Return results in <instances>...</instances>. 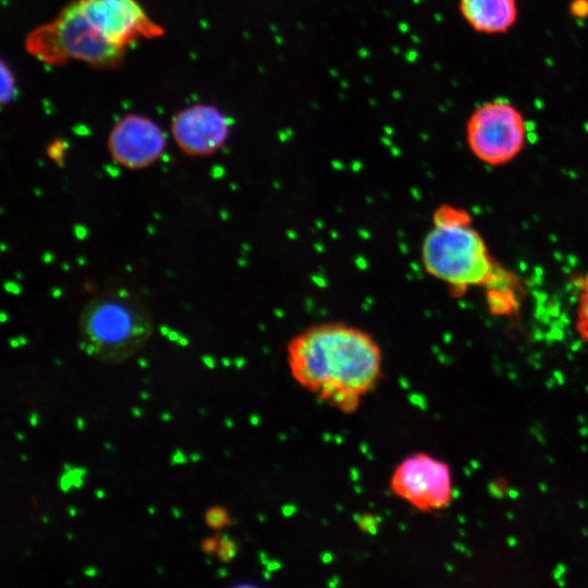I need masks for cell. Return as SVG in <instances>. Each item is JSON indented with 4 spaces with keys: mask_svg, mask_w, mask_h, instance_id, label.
Masks as SVG:
<instances>
[{
    "mask_svg": "<svg viewBox=\"0 0 588 588\" xmlns=\"http://www.w3.org/2000/svg\"><path fill=\"white\" fill-rule=\"evenodd\" d=\"M147 511H148L149 514H155L156 513V509L154 506H148Z\"/></svg>",
    "mask_w": 588,
    "mask_h": 588,
    "instance_id": "cell-32",
    "label": "cell"
},
{
    "mask_svg": "<svg viewBox=\"0 0 588 588\" xmlns=\"http://www.w3.org/2000/svg\"><path fill=\"white\" fill-rule=\"evenodd\" d=\"M87 21L113 46L126 49L138 39L164 34L136 0H76Z\"/></svg>",
    "mask_w": 588,
    "mask_h": 588,
    "instance_id": "cell-7",
    "label": "cell"
},
{
    "mask_svg": "<svg viewBox=\"0 0 588 588\" xmlns=\"http://www.w3.org/2000/svg\"><path fill=\"white\" fill-rule=\"evenodd\" d=\"M186 462H187V457L185 456V454L180 449H176L175 452L172 454L171 465L172 466L181 465V464H185Z\"/></svg>",
    "mask_w": 588,
    "mask_h": 588,
    "instance_id": "cell-19",
    "label": "cell"
},
{
    "mask_svg": "<svg viewBox=\"0 0 588 588\" xmlns=\"http://www.w3.org/2000/svg\"><path fill=\"white\" fill-rule=\"evenodd\" d=\"M358 525L366 532H371V534H373L377 528L376 519L372 516H368V515L360 517L358 519Z\"/></svg>",
    "mask_w": 588,
    "mask_h": 588,
    "instance_id": "cell-18",
    "label": "cell"
},
{
    "mask_svg": "<svg viewBox=\"0 0 588 588\" xmlns=\"http://www.w3.org/2000/svg\"><path fill=\"white\" fill-rule=\"evenodd\" d=\"M95 494H96V497H97L98 499H102V498H105V495H106L105 491L101 490V489H97V490L95 491Z\"/></svg>",
    "mask_w": 588,
    "mask_h": 588,
    "instance_id": "cell-29",
    "label": "cell"
},
{
    "mask_svg": "<svg viewBox=\"0 0 588 588\" xmlns=\"http://www.w3.org/2000/svg\"><path fill=\"white\" fill-rule=\"evenodd\" d=\"M166 148L164 133L149 118L127 114L112 127L108 149L112 159L131 170L144 169L156 162Z\"/></svg>",
    "mask_w": 588,
    "mask_h": 588,
    "instance_id": "cell-8",
    "label": "cell"
},
{
    "mask_svg": "<svg viewBox=\"0 0 588 588\" xmlns=\"http://www.w3.org/2000/svg\"><path fill=\"white\" fill-rule=\"evenodd\" d=\"M286 362L302 388L351 414L376 387L382 370V351L367 331L330 321L295 334L286 346Z\"/></svg>",
    "mask_w": 588,
    "mask_h": 588,
    "instance_id": "cell-1",
    "label": "cell"
},
{
    "mask_svg": "<svg viewBox=\"0 0 588 588\" xmlns=\"http://www.w3.org/2000/svg\"><path fill=\"white\" fill-rule=\"evenodd\" d=\"M29 424L32 427H36L38 425V414L32 413L29 416Z\"/></svg>",
    "mask_w": 588,
    "mask_h": 588,
    "instance_id": "cell-21",
    "label": "cell"
},
{
    "mask_svg": "<svg viewBox=\"0 0 588 588\" xmlns=\"http://www.w3.org/2000/svg\"><path fill=\"white\" fill-rule=\"evenodd\" d=\"M578 298L576 306V331L580 339L588 345V273L579 279Z\"/></svg>",
    "mask_w": 588,
    "mask_h": 588,
    "instance_id": "cell-11",
    "label": "cell"
},
{
    "mask_svg": "<svg viewBox=\"0 0 588 588\" xmlns=\"http://www.w3.org/2000/svg\"><path fill=\"white\" fill-rule=\"evenodd\" d=\"M431 222L421 243V264L453 296H462L473 287L489 290L515 278L492 257L464 208L440 205Z\"/></svg>",
    "mask_w": 588,
    "mask_h": 588,
    "instance_id": "cell-2",
    "label": "cell"
},
{
    "mask_svg": "<svg viewBox=\"0 0 588 588\" xmlns=\"http://www.w3.org/2000/svg\"><path fill=\"white\" fill-rule=\"evenodd\" d=\"M15 436L20 441H23L25 439V437L21 432H17Z\"/></svg>",
    "mask_w": 588,
    "mask_h": 588,
    "instance_id": "cell-31",
    "label": "cell"
},
{
    "mask_svg": "<svg viewBox=\"0 0 588 588\" xmlns=\"http://www.w3.org/2000/svg\"><path fill=\"white\" fill-rule=\"evenodd\" d=\"M84 574L87 577H95L98 574V569L95 566H87L84 569Z\"/></svg>",
    "mask_w": 588,
    "mask_h": 588,
    "instance_id": "cell-20",
    "label": "cell"
},
{
    "mask_svg": "<svg viewBox=\"0 0 588 588\" xmlns=\"http://www.w3.org/2000/svg\"><path fill=\"white\" fill-rule=\"evenodd\" d=\"M205 522L208 527L216 530L233 524L229 512L220 505L211 506L206 511Z\"/></svg>",
    "mask_w": 588,
    "mask_h": 588,
    "instance_id": "cell-12",
    "label": "cell"
},
{
    "mask_svg": "<svg viewBox=\"0 0 588 588\" xmlns=\"http://www.w3.org/2000/svg\"><path fill=\"white\" fill-rule=\"evenodd\" d=\"M569 14L576 20L588 17V0H572L568 4Z\"/></svg>",
    "mask_w": 588,
    "mask_h": 588,
    "instance_id": "cell-15",
    "label": "cell"
},
{
    "mask_svg": "<svg viewBox=\"0 0 588 588\" xmlns=\"http://www.w3.org/2000/svg\"><path fill=\"white\" fill-rule=\"evenodd\" d=\"M139 364L142 365V367H146L148 365V363L145 359H140Z\"/></svg>",
    "mask_w": 588,
    "mask_h": 588,
    "instance_id": "cell-33",
    "label": "cell"
},
{
    "mask_svg": "<svg viewBox=\"0 0 588 588\" xmlns=\"http://www.w3.org/2000/svg\"><path fill=\"white\" fill-rule=\"evenodd\" d=\"M458 10L464 22L481 35H502L518 20L517 0H460Z\"/></svg>",
    "mask_w": 588,
    "mask_h": 588,
    "instance_id": "cell-10",
    "label": "cell"
},
{
    "mask_svg": "<svg viewBox=\"0 0 588 588\" xmlns=\"http://www.w3.org/2000/svg\"><path fill=\"white\" fill-rule=\"evenodd\" d=\"M236 551L237 549L235 541L228 535H222L220 537L219 548L216 552L218 559L223 563L231 562L235 558Z\"/></svg>",
    "mask_w": 588,
    "mask_h": 588,
    "instance_id": "cell-14",
    "label": "cell"
},
{
    "mask_svg": "<svg viewBox=\"0 0 588 588\" xmlns=\"http://www.w3.org/2000/svg\"><path fill=\"white\" fill-rule=\"evenodd\" d=\"M171 512H172V515L174 516V518H176V519L182 516V513L177 507H172Z\"/></svg>",
    "mask_w": 588,
    "mask_h": 588,
    "instance_id": "cell-27",
    "label": "cell"
},
{
    "mask_svg": "<svg viewBox=\"0 0 588 588\" xmlns=\"http://www.w3.org/2000/svg\"><path fill=\"white\" fill-rule=\"evenodd\" d=\"M41 520H42L44 523H47V522H48V516H46V515H45V516H41Z\"/></svg>",
    "mask_w": 588,
    "mask_h": 588,
    "instance_id": "cell-35",
    "label": "cell"
},
{
    "mask_svg": "<svg viewBox=\"0 0 588 588\" xmlns=\"http://www.w3.org/2000/svg\"><path fill=\"white\" fill-rule=\"evenodd\" d=\"M25 49L50 65L76 60L96 69H115L125 54V49L110 44L87 21L76 0L66 4L52 21L29 32Z\"/></svg>",
    "mask_w": 588,
    "mask_h": 588,
    "instance_id": "cell-4",
    "label": "cell"
},
{
    "mask_svg": "<svg viewBox=\"0 0 588 588\" xmlns=\"http://www.w3.org/2000/svg\"><path fill=\"white\" fill-rule=\"evenodd\" d=\"M231 124L217 107L196 103L179 111L171 121V132L179 148L193 157H205L225 144Z\"/></svg>",
    "mask_w": 588,
    "mask_h": 588,
    "instance_id": "cell-9",
    "label": "cell"
},
{
    "mask_svg": "<svg viewBox=\"0 0 588 588\" xmlns=\"http://www.w3.org/2000/svg\"><path fill=\"white\" fill-rule=\"evenodd\" d=\"M203 360L209 368L213 367V360H212L211 357L205 356V357H203Z\"/></svg>",
    "mask_w": 588,
    "mask_h": 588,
    "instance_id": "cell-25",
    "label": "cell"
},
{
    "mask_svg": "<svg viewBox=\"0 0 588 588\" xmlns=\"http://www.w3.org/2000/svg\"><path fill=\"white\" fill-rule=\"evenodd\" d=\"M200 458H201V455H200V453H198V452H194V453H192V454L189 455V460H191L192 462H198V461H200Z\"/></svg>",
    "mask_w": 588,
    "mask_h": 588,
    "instance_id": "cell-24",
    "label": "cell"
},
{
    "mask_svg": "<svg viewBox=\"0 0 588 588\" xmlns=\"http://www.w3.org/2000/svg\"><path fill=\"white\" fill-rule=\"evenodd\" d=\"M21 460L22 461H26L27 460V456L25 454H21Z\"/></svg>",
    "mask_w": 588,
    "mask_h": 588,
    "instance_id": "cell-36",
    "label": "cell"
},
{
    "mask_svg": "<svg viewBox=\"0 0 588 588\" xmlns=\"http://www.w3.org/2000/svg\"><path fill=\"white\" fill-rule=\"evenodd\" d=\"M76 427L79 431H83L85 428V420L82 417L76 418Z\"/></svg>",
    "mask_w": 588,
    "mask_h": 588,
    "instance_id": "cell-22",
    "label": "cell"
},
{
    "mask_svg": "<svg viewBox=\"0 0 588 588\" xmlns=\"http://www.w3.org/2000/svg\"><path fill=\"white\" fill-rule=\"evenodd\" d=\"M131 413L133 414V416L135 417H140L143 415V411L137 407V406H134L131 408Z\"/></svg>",
    "mask_w": 588,
    "mask_h": 588,
    "instance_id": "cell-23",
    "label": "cell"
},
{
    "mask_svg": "<svg viewBox=\"0 0 588 588\" xmlns=\"http://www.w3.org/2000/svg\"><path fill=\"white\" fill-rule=\"evenodd\" d=\"M79 346L103 362H122L139 350L152 332L149 309L126 290L105 292L81 313Z\"/></svg>",
    "mask_w": 588,
    "mask_h": 588,
    "instance_id": "cell-3",
    "label": "cell"
},
{
    "mask_svg": "<svg viewBox=\"0 0 588 588\" xmlns=\"http://www.w3.org/2000/svg\"><path fill=\"white\" fill-rule=\"evenodd\" d=\"M139 396L143 399V400H148L150 397L149 393L147 391H142L139 392Z\"/></svg>",
    "mask_w": 588,
    "mask_h": 588,
    "instance_id": "cell-30",
    "label": "cell"
},
{
    "mask_svg": "<svg viewBox=\"0 0 588 588\" xmlns=\"http://www.w3.org/2000/svg\"><path fill=\"white\" fill-rule=\"evenodd\" d=\"M103 445L107 448V450H112V449H113V448H112L109 443H107V442H105Z\"/></svg>",
    "mask_w": 588,
    "mask_h": 588,
    "instance_id": "cell-34",
    "label": "cell"
},
{
    "mask_svg": "<svg viewBox=\"0 0 588 588\" xmlns=\"http://www.w3.org/2000/svg\"><path fill=\"white\" fill-rule=\"evenodd\" d=\"M220 535L216 534L213 537H209L203 540L200 547L206 554H213L219 548Z\"/></svg>",
    "mask_w": 588,
    "mask_h": 588,
    "instance_id": "cell-16",
    "label": "cell"
},
{
    "mask_svg": "<svg viewBox=\"0 0 588 588\" xmlns=\"http://www.w3.org/2000/svg\"><path fill=\"white\" fill-rule=\"evenodd\" d=\"M66 537H68V539H73V535H72V534H69V532H68V534H66Z\"/></svg>",
    "mask_w": 588,
    "mask_h": 588,
    "instance_id": "cell-37",
    "label": "cell"
},
{
    "mask_svg": "<svg viewBox=\"0 0 588 588\" xmlns=\"http://www.w3.org/2000/svg\"><path fill=\"white\" fill-rule=\"evenodd\" d=\"M389 486L393 494L420 512L443 510L453 501L450 466L427 453L405 457L391 474Z\"/></svg>",
    "mask_w": 588,
    "mask_h": 588,
    "instance_id": "cell-6",
    "label": "cell"
},
{
    "mask_svg": "<svg viewBox=\"0 0 588 588\" xmlns=\"http://www.w3.org/2000/svg\"><path fill=\"white\" fill-rule=\"evenodd\" d=\"M470 152L481 162L500 167L513 161L527 140V122L522 110L505 98L478 105L465 125Z\"/></svg>",
    "mask_w": 588,
    "mask_h": 588,
    "instance_id": "cell-5",
    "label": "cell"
},
{
    "mask_svg": "<svg viewBox=\"0 0 588 588\" xmlns=\"http://www.w3.org/2000/svg\"><path fill=\"white\" fill-rule=\"evenodd\" d=\"M48 154L51 159L56 160L57 162L63 160L64 155V148L61 142L52 143L48 149Z\"/></svg>",
    "mask_w": 588,
    "mask_h": 588,
    "instance_id": "cell-17",
    "label": "cell"
},
{
    "mask_svg": "<svg viewBox=\"0 0 588 588\" xmlns=\"http://www.w3.org/2000/svg\"><path fill=\"white\" fill-rule=\"evenodd\" d=\"M68 513H69V515H70L71 517H75V516L77 515V510H76V507H74V506H69V507H68Z\"/></svg>",
    "mask_w": 588,
    "mask_h": 588,
    "instance_id": "cell-26",
    "label": "cell"
},
{
    "mask_svg": "<svg viewBox=\"0 0 588 588\" xmlns=\"http://www.w3.org/2000/svg\"><path fill=\"white\" fill-rule=\"evenodd\" d=\"M161 419H162V421L168 422V421H170L172 419V416H171L170 413H162L161 414Z\"/></svg>",
    "mask_w": 588,
    "mask_h": 588,
    "instance_id": "cell-28",
    "label": "cell"
},
{
    "mask_svg": "<svg viewBox=\"0 0 588 588\" xmlns=\"http://www.w3.org/2000/svg\"><path fill=\"white\" fill-rule=\"evenodd\" d=\"M15 94V81L7 64L1 62V103H9Z\"/></svg>",
    "mask_w": 588,
    "mask_h": 588,
    "instance_id": "cell-13",
    "label": "cell"
}]
</instances>
